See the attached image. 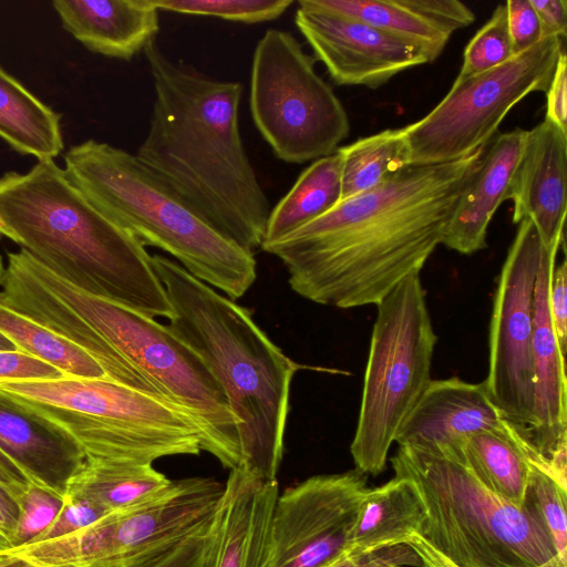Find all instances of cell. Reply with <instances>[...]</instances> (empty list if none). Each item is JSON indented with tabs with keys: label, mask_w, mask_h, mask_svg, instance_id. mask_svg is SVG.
Listing matches in <instances>:
<instances>
[{
	"label": "cell",
	"mask_w": 567,
	"mask_h": 567,
	"mask_svg": "<svg viewBox=\"0 0 567 567\" xmlns=\"http://www.w3.org/2000/svg\"><path fill=\"white\" fill-rule=\"evenodd\" d=\"M540 21L543 38L567 33V2L565 0H529Z\"/></svg>",
	"instance_id": "7bdbcfd3"
},
{
	"label": "cell",
	"mask_w": 567,
	"mask_h": 567,
	"mask_svg": "<svg viewBox=\"0 0 567 567\" xmlns=\"http://www.w3.org/2000/svg\"><path fill=\"white\" fill-rule=\"evenodd\" d=\"M512 220L534 221L547 247L561 246L567 210V132L544 120L527 131L507 193Z\"/></svg>",
	"instance_id": "d6986e66"
},
{
	"label": "cell",
	"mask_w": 567,
	"mask_h": 567,
	"mask_svg": "<svg viewBox=\"0 0 567 567\" xmlns=\"http://www.w3.org/2000/svg\"><path fill=\"white\" fill-rule=\"evenodd\" d=\"M393 567H408V566H393Z\"/></svg>",
	"instance_id": "f5cc1de1"
},
{
	"label": "cell",
	"mask_w": 567,
	"mask_h": 567,
	"mask_svg": "<svg viewBox=\"0 0 567 567\" xmlns=\"http://www.w3.org/2000/svg\"><path fill=\"white\" fill-rule=\"evenodd\" d=\"M0 391L64 427L86 458L153 464L202 452L199 429L184 411L109 379L12 381Z\"/></svg>",
	"instance_id": "ba28073f"
},
{
	"label": "cell",
	"mask_w": 567,
	"mask_h": 567,
	"mask_svg": "<svg viewBox=\"0 0 567 567\" xmlns=\"http://www.w3.org/2000/svg\"><path fill=\"white\" fill-rule=\"evenodd\" d=\"M31 483L27 475L0 451V484L18 497Z\"/></svg>",
	"instance_id": "f6af8a7d"
},
{
	"label": "cell",
	"mask_w": 567,
	"mask_h": 567,
	"mask_svg": "<svg viewBox=\"0 0 567 567\" xmlns=\"http://www.w3.org/2000/svg\"><path fill=\"white\" fill-rule=\"evenodd\" d=\"M485 150L449 163L403 167L261 248L281 260L300 297L340 309L377 306L404 279L420 275L442 245Z\"/></svg>",
	"instance_id": "6da1fadb"
},
{
	"label": "cell",
	"mask_w": 567,
	"mask_h": 567,
	"mask_svg": "<svg viewBox=\"0 0 567 567\" xmlns=\"http://www.w3.org/2000/svg\"><path fill=\"white\" fill-rule=\"evenodd\" d=\"M3 271H4V265H3L2 259L0 257V278H1L2 274H3Z\"/></svg>",
	"instance_id": "816d5d0a"
},
{
	"label": "cell",
	"mask_w": 567,
	"mask_h": 567,
	"mask_svg": "<svg viewBox=\"0 0 567 567\" xmlns=\"http://www.w3.org/2000/svg\"><path fill=\"white\" fill-rule=\"evenodd\" d=\"M566 496V488L532 466L522 507L545 530L558 558L567 564Z\"/></svg>",
	"instance_id": "4dcf8cb0"
},
{
	"label": "cell",
	"mask_w": 567,
	"mask_h": 567,
	"mask_svg": "<svg viewBox=\"0 0 567 567\" xmlns=\"http://www.w3.org/2000/svg\"><path fill=\"white\" fill-rule=\"evenodd\" d=\"M367 474H320L278 495L270 524V567H322L350 553Z\"/></svg>",
	"instance_id": "5bb4252c"
},
{
	"label": "cell",
	"mask_w": 567,
	"mask_h": 567,
	"mask_svg": "<svg viewBox=\"0 0 567 567\" xmlns=\"http://www.w3.org/2000/svg\"><path fill=\"white\" fill-rule=\"evenodd\" d=\"M52 6L69 33L110 58L130 61L159 30L151 0H54Z\"/></svg>",
	"instance_id": "7402d4cb"
},
{
	"label": "cell",
	"mask_w": 567,
	"mask_h": 567,
	"mask_svg": "<svg viewBox=\"0 0 567 567\" xmlns=\"http://www.w3.org/2000/svg\"><path fill=\"white\" fill-rule=\"evenodd\" d=\"M342 157L341 200L371 190L403 167L410 152L402 128H389L338 148Z\"/></svg>",
	"instance_id": "83f0119b"
},
{
	"label": "cell",
	"mask_w": 567,
	"mask_h": 567,
	"mask_svg": "<svg viewBox=\"0 0 567 567\" xmlns=\"http://www.w3.org/2000/svg\"><path fill=\"white\" fill-rule=\"evenodd\" d=\"M309 4L373 25L425 51L431 62L451 35L419 17L402 0H307Z\"/></svg>",
	"instance_id": "f1b7e54d"
},
{
	"label": "cell",
	"mask_w": 567,
	"mask_h": 567,
	"mask_svg": "<svg viewBox=\"0 0 567 567\" xmlns=\"http://www.w3.org/2000/svg\"><path fill=\"white\" fill-rule=\"evenodd\" d=\"M464 458L465 466L484 487L517 507L523 505L532 466L551 475L527 429L509 421L499 430L470 435Z\"/></svg>",
	"instance_id": "603a6c76"
},
{
	"label": "cell",
	"mask_w": 567,
	"mask_h": 567,
	"mask_svg": "<svg viewBox=\"0 0 567 567\" xmlns=\"http://www.w3.org/2000/svg\"><path fill=\"white\" fill-rule=\"evenodd\" d=\"M0 350H18L14 343L8 339L3 333L0 332Z\"/></svg>",
	"instance_id": "c3c4849f"
},
{
	"label": "cell",
	"mask_w": 567,
	"mask_h": 567,
	"mask_svg": "<svg viewBox=\"0 0 567 567\" xmlns=\"http://www.w3.org/2000/svg\"><path fill=\"white\" fill-rule=\"evenodd\" d=\"M537 567H567V564L563 563L561 560H555L553 563H549V564H546V565H542V566H537Z\"/></svg>",
	"instance_id": "681fc988"
},
{
	"label": "cell",
	"mask_w": 567,
	"mask_h": 567,
	"mask_svg": "<svg viewBox=\"0 0 567 567\" xmlns=\"http://www.w3.org/2000/svg\"><path fill=\"white\" fill-rule=\"evenodd\" d=\"M0 451L33 484L63 498L85 462L82 447L64 427L1 391Z\"/></svg>",
	"instance_id": "ffe728a7"
},
{
	"label": "cell",
	"mask_w": 567,
	"mask_h": 567,
	"mask_svg": "<svg viewBox=\"0 0 567 567\" xmlns=\"http://www.w3.org/2000/svg\"><path fill=\"white\" fill-rule=\"evenodd\" d=\"M0 237L76 288L148 317L172 308L151 255L54 161L0 176Z\"/></svg>",
	"instance_id": "3957f363"
},
{
	"label": "cell",
	"mask_w": 567,
	"mask_h": 567,
	"mask_svg": "<svg viewBox=\"0 0 567 567\" xmlns=\"http://www.w3.org/2000/svg\"><path fill=\"white\" fill-rule=\"evenodd\" d=\"M402 2L419 17L449 35L472 24L475 20L474 12L456 0H402Z\"/></svg>",
	"instance_id": "d590c367"
},
{
	"label": "cell",
	"mask_w": 567,
	"mask_h": 567,
	"mask_svg": "<svg viewBox=\"0 0 567 567\" xmlns=\"http://www.w3.org/2000/svg\"><path fill=\"white\" fill-rule=\"evenodd\" d=\"M0 332L19 351L49 363L65 377L107 379L100 364L80 347L1 303Z\"/></svg>",
	"instance_id": "f546056e"
},
{
	"label": "cell",
	"mask_w": 567,
	"mask_h": 567,
	"mask_svg": "<svg viewBox=\"0 0 567 567\" xmlns=\"http://www.w3.org/2000/svg\"><path fill=\"white\" fill-rule=\"evenodd\" d=\"M567 59L563 52L550 84L546 91L545 120L554 123L560 130L567 132Z\"/></svg>",
	"instance_id": "b9f144b4"
},
{
	"label": "cell",
	"mask_w": 567,
	"mask_h": 567,
	"mask_svg": "<svg viewBox=\"0 0 567 567\" xmlns=\"http://www.w3.org/2000/svg\"><path fill=\"white\" fill-rule=\"evenodd\" d=\"M159 11L215 17L223 20L258 23L271 21L292 6V0H151Z\"/></svg>",
	"instance_id": "1f68e13d"
},
{
	"label": "cell",
	"mask_w": 567,
	"mask_h": 567,
	"mask_svg": "<svg viewBox=\"0 0 567 567\" xmlns=\"http://www.w3.org/2000/svg\"><path fill=\"white\" fill-rule=\"evenodd\" d=\"M61 115L41 102L0 66V137L14 151L38 162L63 151Z\"/></svg>",
	"instance_id": "d4e9b609"
},
{
	"label": "cell",
	"mask_w": 567,
	"mask_h": 567,
	"mask_svg": "<svg viewBox=\"0 0 567 567\" xmlns=\"http://www.w3.org/2000/svg\"><path fill=\"white\" fill-rule=\"evenodd\" d=\"M350 452L373 476L386 466L396 435L431 382L437 336L420 275L399 284L377 306Z\"/></svg>",
	"instance_id": "9c48e42d"
},
{
	"label": "cell",
	"mask_w": 567,
	"mask_h": 567,
	"mask_svg": "<svg viewBox=\"0 0 567 567\" xmlns=\"http://www.w3.org/2000/svg\"><path fill=\"white\" fill-rule=\"evenodd\" d=\"M422 566L416 551L409 544L385 546L374 550L350 553L322 567H393Z\"/></svg>",
	"instance_id": "8d00e7d4"
},
{
	"label": "cell",
	"mask_w": 567,
	"mask_h": 567,
	"mask_svg": "<svg viewBox=\"0 0 567 567\" xmlns=\"http://www.w3.org/2000/svg\"><path fill=\"white\" fill-rule=\"evenodd\" d=\"M169 482L152 463L85 457L65 496L84 497L112 512L142 502Z\"/></svg>",
	"instance_id": "4316f807"
},
{
	"label": "cell",
	"mask_w": 567,
	"mask_h": 567,
	"mask_svg": "<svg viewBox=\"0 0 567 567\" xmlns=\"http://www.w3.org/2000/svg\"><path fill=\"white\" fill-rule=\"evenodd\" d=\"M406 544L416 551L421 559L422 567H457L419 535L411 536Z\"/></svg>",
	"instance_id": "bcb514c9"
},
{
	"label": "cell",
	"mask_w": 567,
	"mask_h": 567,
	"mask_svg": "<svg viewBox=\"0 0 567 567\" xmlns=\"http://www.w3.org/2000/svg\"><path fill=\"white\" fill-rule=\"evenodd\" d=\"M17 499L20 513L10 548L37 539L54 522L64 504L63 497L33 483Z\"/></svg>",
	"instance_id": "836d02e7"
},
{
	"label": "cell",
	"mask_w": 567,
	"mask_h": 567,
	"mask_svg": "<svg viewBox=\"0 0 567 567\" xmlns=\"http://www.w3.org/2000/svg\"><path fill=\"white\" fill-rule=\"evenodd\" d=\"M278 495L277 480H264L245 467L230 470L199 567H270V524Z\"/></svg>",
	"instance_id": "ac0fdd59"
},
{
	"label": "cell",
	"mask_w": 567,
	"mask_h": 567,
	"mask_svg": "<svg viewBox=\"0 0 567 567\" xmlns=\"http://www.w3.org/2000/svg\"><path fill=\"white\" fill-rule=\"evenodd\" d=\"M527 130L499 134L475 175L463 189L445 229L442 245L463 255L486 248L489 223L507 193L522 156Z\"/></svg>",
	"instance_id": "44dd1931"
},
{
	"label": "cell",
	"mask_w": 567,
	"mask_h": 567,
	"mask_svg": "<svg viewBox=\"0 0 567 567\" xmlns=\"http://www.w3.org/2000/svg\"><path fill=\"white\" fill-rule=\"evenodd\" d=\"M63 158L69 179L143 246L169 254L193 277L233 300L254 285V252L221 234L135 154L87 140Z\"/></svg>",
	"instance_id": "5b68a950"
},
{
	"label": "cell",
	"mask_w": 567,
	"mask_h": 567,
	"mask_svg": "<svg viewBox=\"0 0 567 567\" xmlns=\"http://www.w3.org/2000/svg\"><path fill=\"white\" fill-rule=\"evenodd\" d=\"M223 492L212 477L171 480L76 533L0 553L38 567H144L205 525Z\"/></svg>",
	"instance_id": "30bf717a"
},
{
	"label": "cell",
	"mask_w": 567,
	"mask_h": 567,
	"mask_svg": "<svg viewBox=\"0 0 567 567\" xmlns=\"http://www.w3.org/2000/svg\"><path fill=\"white\" fill-rule=\"evenodd\" d=\"M210 519L171 550L144 567H199L208 537Z\"/></svg>",
	"instance_id": "ab89813d"
},
{
	"label": "cell",
	"mask_w": 567,
	"mask_h": 567,
	"mask_svg": "<svg viewBox=\"0 0 567 567\" xmlns=\"http://www.w3.org/2000/svg\"><path fill=\"white\" fill-rule=\"evenodd\" d=\"M109 513L106 508L87 498L68 495L54 522L32 543L71 535L89 527Z\"/></svg>",
	"instance_id": "e575fe53"
},
{
	"label": "cell",
	"mask_w": 567,
	"mask_h": 567,
	"mask_svg": "<svg viewBox=\"0 0 567 567\" xmlns=\"http://www.w3.org/2000/svg\"><path fill=\"white\" fill-rule=\"evenodd\" d=\"M287 31L267 30L258 41L250 73L249 107L274 154L301 164L334 153L348 136L347 111L331 86Z\"/></svg>",
	"instance_id": "8fae6325"
},
{
	"label": "cell",
	"mask_w": 567,
	"mask_h": 567,
	"mask_svg": "<svg viewBox=\"0 0 567 567\" xmlns=\"http://www.w3.org/2000/svg\"><path fill=\"white\" fill-rule=\"evenodd\" d=\"M564 246V245H563ZM545 246L534 293L533 359L535 423L530 442L549 465L554 480L567 488V380L561 352L549 310V286L560 247Z\"/></svg>",
	"instance_id": "2e32d148"
},
{
	"label": "cell",
	"mask_w": 567,
	"mask_h": 567,
	"mask_svg": "<svg viewBox=\"0 0 567 567\" xmlns=\"http://www.w3.org/2000/svg\"><path fill=\"white\" fill-rule=\"evenodd\" d=\"M514 55L505 3L497 6L491 19L476 32L464 51L457 78L475 75L494 69Z\"/></svg>",
	"instance_id": "d6a6232c"
},
{
	"label": "cell",
	"mask_w": 567,
	"mask_h": 567,
	"mask_svg": "<svg viewBox=\"0 0 567 567\" xmlns=\"http://www.w3.org/2000/svg\"><path fill=\"white\" fill-rule=\"evenodd\" d=\"M426 519V507L414 482L394 476L365 491L352 530L350 553L405 544L411 536L422 534Z\"/></svg>",
	"instance_id": "cb8c5ba5"
},
{
	"label": "cell",
	"mask_w": 567,
	"mask_h": 567,
	"mask_svg": "<svg viewBox=\"0 0 567 567\" xmlns=\"http://www.w3.org/2000/svg\"><path fill=\"white\" fill-rule=\"evenodd\" d=\"M295 23L338 85L378 89L402 71L431 62L420 47L307 0L298 1Z\"/></svg>",
	"instance_id": "9a60e30c"
},
{
	"label": "cell",
	"mask_w": 567,
	"mask_h": 567,
	"mask_svg": "<svg viewBox=\"0 0 567 567\" xmlns=\"http://www.w3.org/2000/svg\"><path fill=\"white\" fill-rule=\"evenodd\" d=\"M341 196L342 157L337 150L313 161L270 210L261 246L275 243L324 215L341 202Z\"/></svg>",
	"instance_id": "484cf974"
},
{
	"label": "cell",
	"mask_w": 567,
	"mask_h": 567,
	"mask_svg": "<svg viewBox=\"0 0 567 567\" xmlns=\"http://www.w3.org/2000/svg\"><path fill=\"white\" fill-rule=\"evenodd\" d=\"M395 476L419 488L427 512L420 535L457 567H537L560 560L545 530L523 508L484 487L456 462L399 446Z\"/></svg>",
	"instance_id": "52a82bcc"
},
{
	"label": "cell",
	"mask_w": 567,
	"mask_h": 567,
	"mask_svg": "<svg viewBox=\"0 0 567 567\" xmlns=\"http://www.w3.org/2000/svg\"><path fill=\"white\" fill-rule=\"evenodd\" d=\"M544 248L534 221L523 219L493 298L489 363L484 380L504 417L527 430L535 423L534 293Z\"/></svg>",
	"instance_id": "4fadbf2b"
},
{
	"label": "cell",
	"mask_w": 567,
	"mask_h": 567,
	"mask_svg": "<svg viewBox=\"0 0 567 567\" xmlns=\"http://www.w3.org/2000/svg\"><path fill=\"white\" fill-rule=\"evenodd\" d=\"M65 377L49 363L19 350H0V383L54 380Z\"/></svg>",
	"instance_id": "74e56055"
},
{
	"label": "cell",
	"mask_w": 567,
	"mask_h": 567,
	"mask_svg": "<svg viewBox=\"0 0 567 567\" xmlns=\"http://www.w3.org/2000/svg\"><path fill=\"white\" fill-rule=\"evenodd\" d=\"M151 262L172 308L166 326L204 362L238 420L239 467L277 480L291 382L305 367L271 341L247 308L168 257L156 254Z\"/></svg>",
	"instance_id": "277c9868"
},
{
	"label": "cell",
	"mask_w": 567,
	"mask_h": 567,
	"mask_svg": "<svg viewBox=\"0 0 567 567\" xmlns=\"http://www.w3.org/2000/svg\"><path fill=\"white\" fill-rule=\"evenodd\" d=\"M154 87L141 163L240 247H261L269 202L239 128V82L169 59L156 38L143 50Z\"/></svg>",
	"instance_id": "7a4b0ae2"
},
{
	"label": "cell",
	"mask_w": 567,
	"mask_h": 567,
	"mask_svg": "<svg viewBox=\"0 0 567 567\" xmlns=\"http://www.w3.org/2000/svg\"><path fill=\"white\" fill-rule=\"evenodd\" d=\"M505 6L514 53L518 54L543 39L540 21L529 0H508Z\"/></svg>",
	"instance_id": "f35d334b"
},
{
	"label": "cell",
	"mask_w": 567,
	"mask_h": 567,
	"mask_svg": "<svg viewBox=\"0 0 567 567\" xmlns=\"http://www.w3.org/2000/svg\"><path fill=\"white\" fill-rule=\"evenodd\" d=\"M549 310L560 350H567V261L554 267L549 286Z\"/></svg>",
	"instance_id": "60d3db41"
},
{
	"label": "cell",
	"mask_w": 567,
	"mask_h": 567,
	"mask_svg": "<svg viewBox=\"0 0 567 567\" xmlns=\"http://www.w3.org/2000/svg\"><path fill=\"white\" fill-rule=\"evenodd\" d=\"M563 52V39L544 37L494 69L456 78L431 112L403 127L409 165L449 163L485 148L519 101L547 91Z\"/></svg>",
	"instance_id": "7c38bea8"
},
{
	"label": "cell",
	"mask_w": 567,
	"mask_h": 567,
	"mask_svg": "<svg viewBox=\"0 0 567 567\" xmlns=\"http://www.w3.org/2000/svg\"><path fill=\"white\" fill-rule=\"evenodd\" d=\"M19 513L17 497L0 484V534L9 540L10 547L17 529Z\"/></svg>",
	"instance_id": "ee69618b"
},
{
	"label": "cell",
	"mask_w": 567,
	"mask_h": 567,
	"mask_svg": "<svg viewBox=\"0 0 567 567\" xmlns=\"http://www.w3.org/2000/svg\"><path fill=\"white\" fill-rule=\"evenodd\" d=\"M22 256L35 277L95 336L196 423L202 451L226 468L240 466L238 420L219 383L188 346L154 318L90 295L27 251Z\"/></svg>",
	"instance_id": "8992f818"
},
{
	"label": "cell",
	"mask_w": 567,
	"mask_h": 567,
	"mask_svg": "<svg viewBox=\"0 0 567 567\" xmlns=\"http://www.w3.org/2000/svg\"><path fill=\"white\" fill-rule=\"evenodd\" d=\"M0 567H38L21 559L0 553Z\"/></svg>",
	"instance_id": "7dc6e473"
},
{
	"label": "cell",
	"mask_w": 567,
	"mask_h": 567,
	"mask_svg": "<svg viewBox=\"0 0 567 567\" xmlns=\"http://www.w3.org/2000/svg\"><path fill=\"white\" fill-rule=\"evenodd\" d=\"M507 422L484 381L471 383L456 377L432 379L402 424L395 443L465 466L467 437L499 430Z\"/></svg>",
	"instance_id": "e0dca14e"
},
{
	"label": "cell",
	"mask_w": 567,
	"mask_h": 567,
	"mask_svg": "<svg viewBox=\"0 0 567 567\" xmlns=\"http://www.w3.org/2000/svg\"><path fill=\"white\" fill-rule=\"evenodd\" d=\"M10 548L9 540L0 534V550Z\"/></svg>",
	"instance_id": "f907efd6"
}]
</instances>
